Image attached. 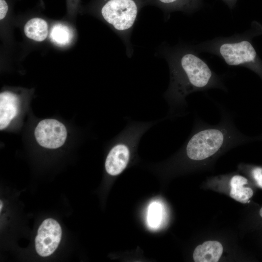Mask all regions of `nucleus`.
Instances as JSON below:
<instances>
[{
	"mask_svg": "<svg viewBox=\"0 0 262 262\" xmlns=\"http://www.w3.org/2000/svg\"><path fill=\"white\" fill-rule=\"evenodd\" d=\"M26 36L34 41L44 40L48 34V25L47 22L39 17H34L28 20L24 27Z\"/></svg>",
	"mask_w": 262,
	"mask_h": 262,
	"instance_id": "nucleus-11",
	"label": "nucleus"
},
{
	"mask_svg": "<svg viewBox=\"0 0 262 262\" xmlns=\"http://www.w3.org/2000/svg\"><path fill=\"white\" fill-rule=\"evenodd\" d=\"M148 0H94L93 9L122 40L127 54L133 53L131 34L142 8Z\"/></svg>",
	"mask_w": 262,
	"mask_h": 262,
	"instance_id": "nucleus-2",
	"label": "nucleus"
},
{
	"mask_svg": "<svg viewBox=\"0 0 262 262\" xmlns=\"http://www.w3.org/2000/svg\"><path fill=\"white\" fill-rule=\"evenodd\" d=\"M193 47L196 51L207 52L220 57L229 66H250L257 62V53L252 44L241 35L216 38Z\"/></svg>",
	"mask_w": 262,
	"mask_h": 262,
	"instance_id": "nucleus-4",
	"label": "nucleus"
},
{
	"mask_svg": "<svg viewBox=\"0 0 262 262\" xmlns=\"http://www.w3.org/2000/svg\"><path fill=\"white\" fill-rule=\"evenodd\" d=\"M260 215L262 217V208L260 210Z\"/></svg>",
	"mask_w": 262,
	"mask_h": 262,
	"instance_id": "nucleus-17",
	"label": "nucleus"
},
{
	"mask_svg": "<svg viewBox=\"0 0 262 262\" xmlns=\"http://www.w3.org/2000/svg\"><path fill=\"white\" fill-rule=\"evenodd\" d=\"M49 37L55 44L58 46H65L71 41L73 33L67 26L57 23L51 28Z\"/></svg>",
	"mask_w": 262,
	"mask_h": 262,
	"instance_id": "nucleus-12",
	"label": "nucleus"
},
{
	"mask_svg": "<svg viewBox=\"0 0 262 262\" xmlns=\"http://www.w3.org/2000/svg\"><path fill=\"white\" fill-rule=\"evenodd\" d=\"M163 216V209L162 205L156 201L152 202L148 207L147 212V222L150 227L157 229L162 222Z\"/></svg>",
	"mask_w": 262,
	"mask_h": 262,
	"instance_id": "nucleus-13",
	"label": "nucleus"
},
{
	"mask_svg": "<svg viewBox=\"0 0 262 262\" xmlns=\"http://www.w3.org/2000/svg\"><path fill=\"white\" fill-rule=\"evenodd\" d=\"M19 99L16 94L4 92L0 94V129L5 128L17 114Z\"/></svg>",
	"mask_w": 262,
	"mask_h": 262,
	"instance_id": "nucleus-8",
	"label": "nucleus"
},
{
	"mask_svg": "<svg viewBox=\"0 0 262 262\" xmlns=\"http://www.w3.org/2000/svg\"><path fill=\"white\" fill-rule=\"evenodd\" d=\"M2 207V204H1V201H0V211H1V207Z\"/></svg>",
	"mask_w": 262,
	"mask_h": 262,
	"instance_id": "nucleus-18",
	"label": "nucleus"
},
{
	"mask_svg": "<svg viewBox=\"0 0 262 262\" xmlns=\"http://www.w3.org/2000/svg\"><path fill=\"white\" fill-rule=\"evenodd\" d=\"M194 47L180 46L163 52L169 69L170 81L164 97L169 115H181L187 106L186 98L195 92L226 87L220 76L197 54Z\"/></svg>",
	"mask_w": 262,
	"mask_h": 262,
	"instance_id": "nucleus-1",
	"label": "nucleus"
},
{
	"mask_svg": "<svg viewBox=\"0 0 262 262\" xmlns=\"http://www.w3.org/2000/svg\"><path fill=\"white\" fill-rule=\"evenodd\" d=\"M230 9H232L235 6L237 0H222Z\"/></svg>",
	"mask_w": 262,
	"mask_h": 262,
	"instance_id": "nucleus-16",
	"label": "nucleus"
},
{
	"mask_svg": "<svg viewBox=\"0 0 262 262\" xmlns=\"http://www.w3.org/2000/svg\"><path fill=\"white\" fill-rule=\"evenodd\" d=\"M251 174L258 185L262 188V167L256 166L252 168Z\"/></svg>",
	"mask_w": 262,
	"mask_h": 262,
	"instance_id": "nucleus-14",
	"label": "nucleus"
},
{
	"mask_svg": "<svg viewBox=\"0 0 262 262\" xmlns=\"http://www.w3.org/2000/svg\"><path fill=\"white\" fill-rule=\"evenodd\" d=\"M62 229L54 219L48 218L39 226L35 239V249L41 256L52 254L57 248L61 239Z\"/></svg>",
	"mask_w": 262,
	"mask_h": 262,
	"instance_id": "nucleus-5",
	"label": "nucleus"
},
{
	"mask_svg": "<svg viewBox=\"0 0 262 262\" xmlns=\"http://www.w3.org/2000/svg\"><path fill=\"white\" fill-rule=\"evenodd\" d=\"M36 141L41 146L48 148H56L62 146L66 138L65 126L54 119H46L40 121L34 131Z\"/></svg>",
	"mask_w": 262,
	"mask_h": 262,
	"instance_id": "nucleus-6",
	"label": "nucleus"
},
{
	"mask_svg": "<svg viewBox=\"0 0 262 262\" xmlns=\"http://www.w3.org/2000/svg\"><path fill=\"white\" fill-rule=\"evenodd\" d=\"M148 5L156 6L165 14L175 11L191 14L202 7L203 0H148Z\"/></svg>",
	"mask_w": 262,
	"mask_h": 262,
	"instance_id": "nucleus-7",
	"label": "nucleus"
},
{
	"mask_svg": "<svg viewBox=\"0 0 262 262\" xmlns=\"http://www.w3.org/2000/svg\"><path fill=\"white\" fill-rule=\"evenodd\" d=\"M247 182V179L241 175L233 176L229 181L230 197L243 203L249 202V199L253 196V191L250 187H245Z\"/></svg>",
	"mask_w": 262,
	"mask_h": 262,
	"instance_id": "nucleus-10",
	"label": "nucleus"
},
{
	"mask_svg": "<svg viewBox=\"0 0 262 262\" xmlns=\"http://www.w3.org/2000/svg\"><path fill=\"white\" fill-rule=\"evenodd\" d=\"M133 121L115 137L106 158L105 168L110 175L120 174L128 165L143 134L157 123Z\"/></svg>",
	"mask_w": 262,
	"mask_h": 262,
	"instance_id": "nucleus-3",
	"label": "nucleus"
},
{
	"mask_svg": "<svg viewBox=\"0 0 262 262\" xmlns=\"http://www.w3.org/2000/svg\"><path fill=\"white\" fill-rule=\"evenodd\" d=\"M8 11V5L5 0H0V19H3Z\"/></svg>",
	"mask_w": 262,
	"mask_h": 262,
	"instance_id": "nucleus-15",
	"label": "nucleus"
},
{
	"mask_svg": "<svg viewBox=\"0 0 262 262\" xmlns=\"http://www.w3.org/2000/svg\"><path fill=\"white\" fill-rule=\"evenodd\" d=\"M223 251L222 244L217 241H208L198 245L193 253L196 262H216Z\"/></svg>",
	"mask_w": 262,
	"mask_h": 262,
	"instance_id": "nucleus-9",
	"label": "nucleus"
}]
</instances>
